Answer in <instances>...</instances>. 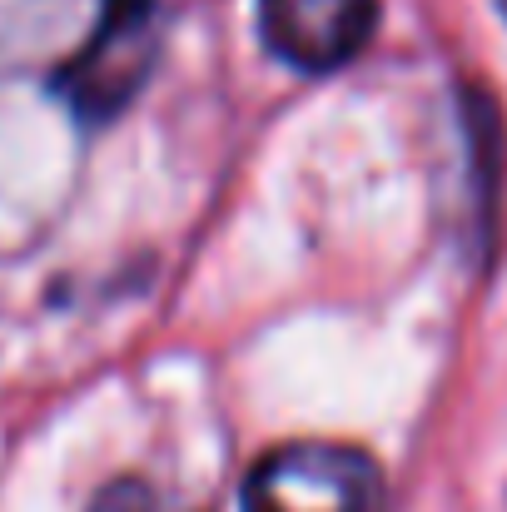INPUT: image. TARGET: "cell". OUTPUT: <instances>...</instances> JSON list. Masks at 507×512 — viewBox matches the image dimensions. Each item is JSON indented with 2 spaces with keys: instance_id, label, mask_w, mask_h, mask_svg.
Returning a JSON list of instances; mask_svg holds the SVG:
<instances>
[{
  "instance_id": "3957f363",
  "label": "cell",
  "mask_w": 507,
  "mask_h": 512,
  "mask_svg": "<svg viewBox=\"0 0 507 512\" xmlns=\"http://www.w3.org/2000/svg\"><path fill=\"white\" fill-rule=\"evenodd\" d=\"M155 60V40L150 25L145 30H100L90 35V45L55 75V90L65 95V105L85 120H110L120 115V105L145 85Z\"/></svg>"
},
{
  "instance_id": "277c9868",
  "label": "cell",
  "mask_w": 507,
  "mask_h": 512,
  "mask_svg": "<svg viewBox=\"0 0 507 512\" xmlns=\"http://www.w3.org/2000/svg\"><path fill=\"white\" fill-rule=\"evenodd\" d=\"M85 512H184V508H174L165 493L155 483H145V478H115V483H105L95 493V503Z\"/></svg>"
},
{
  "instance_id": "5b68a950",
  "label": "cell",
  "mask_w": 507,
  "mask_h": 512,
  "mask_svg": "<svg viewBox=\"0 0 507 512\" xmlns=\"http://www.w3.org/2000/svg\"><path fill=\"white\" fill-rule=\"evenodd\" d=\"M155 15V0H105L100 30H145Z\"/></svg>"
},
{
  "instance_id": "7a4b0ae2",
  "label": "cell",
  "mask_w": 507,
  "mask_h": 512,
  "mask_svg": "<svg viewBox=\"0 0 507 512\" xmlns=\"http://www.w3.org/2000/svg\"><path fill=\"white\" fill-rule=\"evenodd\" d=\"M259 20L269 50L284 65L304 75H329L368 45L378 25V0H259Z\"/></svg>"
},
{
  "instance_id": "6da1fadb",
  "label": "cell",
  "mask_w": 507,
  "mask_h": 512,
  "mask_svg": "<svg viewBox=\"0 0 507 512\" xmlns=\"http://www.w3.org/2000/svg\"><path fill=\"white\" fill-rule=\"evenodd\" d=\"M378 463L348 443H284L244 478V512H378Z\"/></svg>"
}]
</instances>
